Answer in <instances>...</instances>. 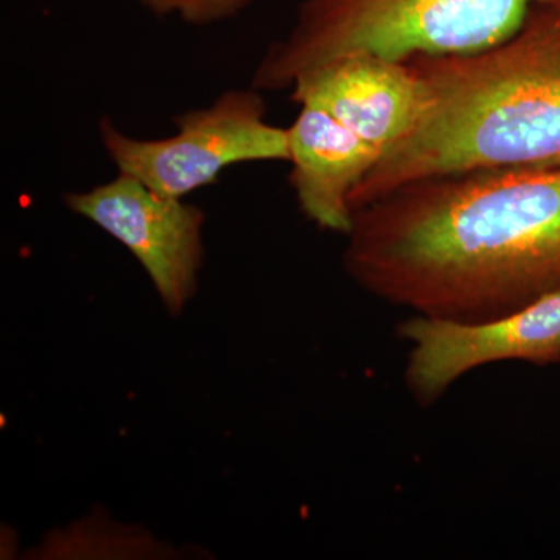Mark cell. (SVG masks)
Wrapping results in <instances>:
<instances>
[{
	"label": "cell",
	"mask_w": 560,
	"mask_h": 560,
	"mask_svg": "<svg viewBox=\"0 0 560 560\" xmlns=\"http://www.w3.org/2000/svg\"><path fill=\"white\" fill-rule=\"evenodd\" d=\"M345 267L427 316L486 319L560 293V171L416 180L353 210Z\"/></svg>",
	"instance_id": "1"
},
{
	"label": "cell",
	"mask_w": 560,
	"mask_h": 560,
	"mask_svg": "<svg viewBox=\"0 0 560 560\" xmlns=\"http://www.w3.org/2000/svg\"><path fill=\"white\" fill-rule=\"evenodd\" d=\"M408 62L422 84L418 124L352 191L353 210L438 176L560 171V0L534 3L488 49Z\"/></svg>",
	"instance_id": "2"
},
{
	"label": "cell",
	"mask_w": 560,
	"mask_h": 560,
	"mask_svg": "<svg viewBox=\"0 0 560 560\" xmlns=\"http://www.w3.org/2000/svg\"><path fill=\"white\" fill-rule=\"evenodd\" d=\"M537 2L550 0H302L250 86L290 91L301 73L346 55L408 61L488 49L517 32Z\"/></svg>",
	"instance_id": "3"
},
{
	"label": "cell",
	"mask_w": 560,
	"mask_h": 560,
	"mask_svg": "<svg viewBox=\"0 0 560 560\" xmlns=\"http://www.w3.org/2000/svg\"><path fill=\"white\" fill-rule=\"evenodd\" d=\"M261 92L228 90L208 108L173 117L175 135L140 139L109 117L101 121L103 149L117 172L173 198L215 183L221 172L246 162L290 161L289 130L265 120Z\"/></svg>",
	"instance_id": "4"
},
{
	"label": "cell",
	"mask_w": 560,
	"mask_h": 560,
	"mask_svg": "<svg viewBox=\"0 0 560 560\" xmlns=\"http://www.w3.org/2000/svg\"><path fill=\"white\" fill-rule=\"evenodd\" d=\"M66 206L120 242L147 271L173 316L195 296L205 260L206 215L183 198L150 189L127 173L65 195Z\"/></svg>",
	"instance_id": "5"
},
{
	"label": "cell",
	"mask_w": 560,
	"mask_h": 560,
	"mask_svg": "<svg viewBox=\"0 0 560 560\" xmlns=\"http://www.w3.org/2000/svg\"><path fill=\"white\" fill-rule=\"evenodd\" d=\"M411 341L407 381L420 399L440 397L467 372L499 361L560 363V293L486 319L416 316L401 327Z\"/></svg>",
	"instance_id": "6"
},
{
	"label": "cell",
	"mask_w": 560,
	"mask_h": 560,
	"mask_svg": "<svg viewBox=\"0 0 560 560\" xmlns=\"http://www.w3.org/2000/svg\"><path fill=\"white\" fill-rule=\"evenodd\" d=\"M300 105L326 110L381 154L407 138L422 110V84L408 61L353 54L301 73L290 88Z\"/></svg>",
	"instance_id": "7"
},
{
	"label": "cell",
	"mask_w": 560,
	"mask_h": 560,
	"mask_svg": "<svg viewBox=\"0 0 560 560\" xmlns=\"http://www.w3.org/2000/svg\"><path fill=\"white\" fill-rule=\"evenodd\" d=\"M289 130L290 184L304 215L320 230L348 235L350 195L381 154L327 114L302 105Z\"/></svg>",
	"instance_id": "8"
},
{
	"label": "cell",
	"mask_w": 560,
	"mask_h": 560,
	"mask_svg": "<svg viewBox=\"0 0 560 560\" xmlns=\"http://www.w3.org/2000/svg\"><path fill=\"white\" fill-rule=\"evenodd\" d=\"M160 18L176 16L190 25H210L232 20L248 9L253 0H139Z\"/></svg>",
	"instance_id": "9"
}]
</instances>
